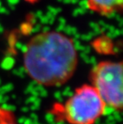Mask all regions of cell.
<instances>
[{"mask_svg": "<svg viewBox=\"0 0 123 124\" xmlns=\"http://www.w3.org/2000/svg\"><path fill=\"white\" fill-rule=\"evenodd\" d=\"M23 67L31 79L43 86H60L74 76L78 53L74 39L57 31L37 33L23 52Z\"/></svg>", "mask_w": 123, "mask_h": 124, "instance_id": "cell-1", "label": "cell"}, {"mask_svg": "<svg viewBox=\"0 0 123 124\" xmlns=\"http://www.w3.org/2000/svg\"><path fill=\"white\" fill-rule=\"evenodd\" d=\"M106 109V103L94 86L83 84L63 102H54L49 113L57 123L95 124Z\"/></svg>", "mask_w": 123, "mask_h": 124, "instance_id": "cell-2", "label": "cell"}, {"mask_svg": "<svg viewBox=\"0 0 123 124\" xmlns=\"http://www.w3.org/2000/svg\"><path fill=\"white\" fill-rule=\"evenodd\" d=\"M122 62L101 61L90 73V85L94 86L106 107L115 111H122L123 107Z\"/></svg>", "mask_w": 123, "mask_h": 124, "instance_id": "cell-3", "label": "cell"}, {"mask_svg": "<svg viewBox=\"0 0 123 124\" xmlns=\"http://www.w3.org/2000/svg\"><path fill=\"white\" fill-rule=\"evenodd\" d=\"M89 10L101 16L109 17L121 13L123 0H86Z\"/></svg>", "mask_w": 123, "mask_h": 124, "instance_id": "cell-4", "label": "cell"}, {"mask_svg": "<svg viewBox=\"0 0 123 124\" xmlns=\"http://www.w3.org/2000/svg\"><path fill=\"white\" fill-rule=\"evenodd\" d=\"M91 46L96 52L101 54H113L114 53V44L108 36L101 35L97 37L91 43Z\"/></svg>", "mask_w": 123, "mask_h": 124, "instance_id": "cell-5", "label": "cell"}, {"mask_svg": "<svg viewBox=\"0 0 123 124\" xmlns=\"http://www.w3.org/2000/svg\"><path fill=\"white\" fill-rule=\"evenodd\" d=\"M0 124H19L14 112L0 106Z\"/></svg>", "mask_w": 123, "mask_h": 124, "instance_id": "cell-6", "label": "cell"}, {"mask_svg": "<svg viewBox=\"0 0 123 124\" xmlns=\"http://www.w3.org/2000/svg\"><path fill=\"white\" fill-rule=\"evenodd\" d=\"M24 1L30 4H35V3H37L38 2L40 1V0H24Z\"/></svg>", "mask_w": 123, "mask_h": 124, "instance_id": "cell-7", "label": "cell"}]
</instances>
